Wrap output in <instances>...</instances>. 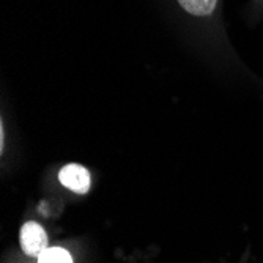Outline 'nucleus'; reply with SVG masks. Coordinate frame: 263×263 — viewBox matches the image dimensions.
<instances>
[{
  "label": "nucleus",
  "instance_id": "nucleus-1",
  "mask_svg": "<svg viewBox=\"0 0 263 263\" xmlns=\"http://www.w3.org/2000/svg\"><path fill=\"white\" fill-rule=\"evenodd\" d=\"M19 241L22 251L32 257H40L47 249V235L44 229L36 222H27L22 226Z\"/></svg>",
  "mask_w": 263,
  "mask_h": 263
},
{
  "label": "nucleus",
  "instance_id": "nucleus-2",
  "mask_svg": "<svg viewBox=\"0 0 263 263\" xmlns=\"http://www.w3.org/2000/svg\"><path fill=\"white\" fill-rule=\"evenodd\" d=\"M60 183L73 193L85 194L90 189V174L79 164H68L60 171Z\"/></svg>",
  "mask_w": 263,
  "mask_h": 263
},
{
  "label": "nucleus",
  "instance_id": "nucleus-3",
  "mask_svg": "<svg viewBox=\"0 0 263 263\" xmlns=\"http://www.w3.org/2000/svg\"><path fill=\"white\" fill-rule=\"evenodd\" d=\"M180 5L194 16H208L213 13L218 0H178Z\"/></svg>",
  "mask_w": 263,
  "mask_h": 263
},
{
  "label": "nucleus",
  "instance_id": "nucleus-4",
  "mask_svg": "<svg viewBox=\"0 0 263 263\" xmlns=\"http://www.w3.org/2000/svg\"><path fill=\"white\" fill-rule=\"evenodd\" d=\"M38 263H73V257L62 248H47L38 257Z\"/></svg>",
  "mask_w": 263,
  "mask_h": 263
}]
</instances>
